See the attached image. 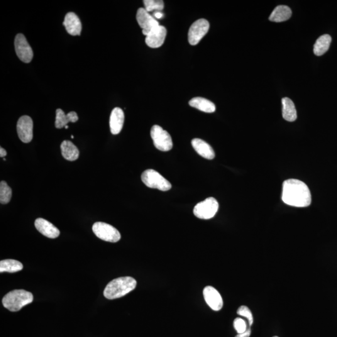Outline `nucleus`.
Instances as JSON below:
<instances>
[{
	"instance_id": "obj_1",
	"label": "nucleus",
	"mask_w": 337,
	"mask_h": 337,
	"mask_svg": "<svg viewBox=\"0 0 337 337\" xmlns=\"http://www.w3.org/2000/svg\"><path fill=\"white\" fill-rule=\"evenodd\" d=\"M282 199L290 206L306 207L311 204V193L307 185L301 180L287 179L283 183Z\"/></svg>"
},
{
	"instance_id": "obj_2",
	"label": "nucleus",
	"mask_w": 337,
	"mask_h": 337,
	"mask_svg": "<svg viewBox=\"0 0 337 337\" xmlns=\"http://www.w3.org/2000/svg\"><path fill=\"white\" fill-rule=\"evenodd\" d=\"M137 282L131 277H123L112 280L106 285L104 296L109 300L119 299L135 289Z\"/></svg>"
},
{
	"instance_id": "obj_3",
	"label": "nucleus",
	"mask_w": 337,
	"mask_h": 337,
	"mask_svg": "<svg viewBox=\"0 0 337 337\" xmlns=\"http://www.w3.org/2000/svg\"><path fill=\"white\" fill-rule=\"evenodd\" d=\"M33 301V295L24 290H14L4 295L3 306L11 312H17Z\"/></svg>"
},
{
	"instance_id": "obj_4",
	"label": "nucleus",
	"mask_w": 337,
	"mask_h": 337,
	"mask_svg": "<svg viewBox=\"0 0 337 337\" xmlns=\"http://www.w3.org/2000/svg\"><path fill=\"white\" fill-rule=\"evenodd\" d=\"M141 180L146 186L162 191H168L172 187L171 184L168 180L153 169L145 170L141 175Z\"/></svg>"
},
{
	"instance_id": "obj_5",
	"label": "nucleus",
	"mask_w": 337,
	"mask_h": 337,
	"mask_svg": "<svg viewBox=\"0 0 337 337\" xmlns=\"http://www.w3.org/2000/svg\"><path fill=\"white\" fill-rule=\"evenodd\" d=\"M151 136L154 145L158 150L166 152L172 150L173 143L171 136L161 126H153L151 128Z\"/></svg>"
},
{
	"instance_id": "obj_6",
	"label": "nucleus",
	"mask_w": 337,
	"mask_h": 337,
	"mask_svg": "<svg viewBox=\"0 0 337 337\" xmlns=\"http://www.w3.org/2000/svg\"><path fill=\"white\" fill-rule=\"evenodd\" d=\"M92 229L95 235L102 241L115 243L121 239L119 232L113 226L104 222H96Z\"/></svg>"
},
{
	"instance_id": "obj_7",
	"label": "nucleus",
	"mask_w": 337,
	"mask_h": 337,
	"mask_svg": "<svg viewBox=\"0 0 337 337\" xmlns=\"http://www.w3.org/2000/svg\"><path fill=\"white\" fill-rule=\"evenodd\" d=\"M219 210V203L214 197H209L194 207L195 217L201 219H210L215 216Z\"/></svg>"
},
{
	"instance_id": "obj_8",
	"label": "nucleus",
	"mask_w": 337,
	"mask_h": 337,
	"mask_svg": "<svg viewBox=\"0 0 337 337\" xmlns=\"http://www.w3.org/2000/svg\"><path fill=\"white\" fill-rule=\"evenodd\" d=\"M209 21L205 19H200L190 27L188 33V40L191 45H196L206 35L209 30Z\"/></svg>"
},
{
	"instance_id": "obj_9",
	"label": "nucleus",
	"mask_w": 337,
	"mask_h": 337,
	"mask_svg": "<svg viewBox=\"0 0 337 337\" xmlns=\"http://www.w3.org/2000/svg\"><path fill=\"white\" fill-rule=\"evenodd\" d=\"M14 48L19 59L25 63L31 62L33 58L32 48L23 34H18L14 40Z\"/></svg>"
},
{
	"instance_id": "obj_10",
	"label": "nucleus",
	"mask_w": 337,
	"mask_h": 337,
	"mask_svg": "<svg viewBox=\"0 0 337 337\" xmlns=\"http://www.w3.org/2000/svg\"><path fill=\"white\" fill-rule=\"evenodd\" d=\"M17 133L24 143H30L33 137V122L28 116H23L17 123Z\"/></svg>"
},
{
	"instance_id": "obj_11",
	"label": "nucleus",
	"mask_w": 337,
	"mask_h": 337,
	"mask_svg": "<svg viewBox=\"0 0 337 337\" xmlns=\"http://www.w3.org/2000/svg\"><path fill=\"white\" fill-rule=\"evenodd\" d=\"M136 19L139 25L143 29V35L145 36H147L154 29L160 26L158 21L145 8H140L138 9L137 11Z\"/></svg>"
},
{
	"instance_id": "obj_12",
	"label": "nucleus",
	"mask_w": 337,
	"mask_h": 337,
	"mask_svg": "<svg viewBox=\"0 0 337 337\" xmlns=\"http://www.w3.org/2000/svg\"><path fill=\"white\" fill-rule=\"evenodd\" d=\"M203 295L205 301L214 311H219L223 307V299L220 293L212 286L204 288Z\"/></svg>"
},
{
	"instance_id": "obj_13",
	"label": "nucleus",
	"mask_w": 337,
	"mask_h": 337,
	"mask_svg": "<svg viewBox=\"0 0 337 337\" xmlns=\"http://www.w3.org/2000/svg\"><path fill=\"white\" fill-rule=\"evenodd\" d=\"M167 30L165 27L158 26L146 36V43L152 48L161 47L165 42Z\"/></svg>"
},
{
	"instance_id": "obj_14",
	"label": "nucleus",
	"mask_w": 337,
	"mask_h": 337,
	"mask_svg": "<svg viewBox=\"0 0 337 337\" xmlns=\"http://www.w3.org/2000/svg\"><path fill=\"white\" fill-rule=\"evenodd\" d=\"M63 25L70 35L72 36H80L82 30V24L81 23L79 17L73 12L68 13L65 16Z\"/></svg>"
},
{
	"instance_id": "obj_15",
	"label": "nucleus",
	"mask_w": 337,
	"mask_h": 337,
	"mask_svg": "<svg viewBox=\"0 0 337 337\" xmlns=\"http://www.w3.org/2000/svg\"><path fill=\"white\" fill-rule=\"evenodd\" d=\"M35 228L43 236L50 239L57 238L60 232L56 227L51 222L43 218H38L35 222Z\"/></svg>"
},
{
	"instance_id": "obj_16",
	"label": "nucleus",
	"mask_w": 337,
	"mask_h": 337,
	"mask_svg": "<svg viewBox=\"0 0 337 337\" xmlns=\"http://www.w3.org/2000/svg\"><path fill=\"white\" fill-rule=\"evenodd\" d=\"M124 121V114L120 107H115L112 110L110 116L109 126L111 133L116 135L123 129Z\"/></svg>"
},
{
	"instance_id": "obj_17",
	"label": "nucleus",
	"mask_w": 337,
	"mask_h": 337,
	"mask_svg": "<svg viewBox=\"0 0 337 337\" xmlns=\"http://www.w3.org/2000/svg\"><path fill=\"white\" fill-rule=\"evenodd\" d=\"M192 146L194 150L202 157L207 160H213L215 153L211 146L201 139L195 138L192 141Z\"/></svg>"
},
{
	"instance_id": "obj_18",
	"label": "nucleus",
	"mask_w": 337,
	"mask_h": 337,
	"mask_svg": "<svg viewBox=\"0 0 337 337\" xmlns=\"http://www.w3.org/2000/svg\"><path fill=\"white\" fill-rule=\"evenodd\" d=\"M78 116L77 112L72 111L68 114H65L62 109H58L56 112L55 127L58 129L64 128L70 122L76 123L78 121Z\"/></svg>"
},
{
	"instance_id": "obj_19",
	"label": "nucleus",
	"mask_w": 337,
	"mask_h": 337,
	"mask_svg": "<svg viewBox=\"0 0 337 337\" xmlns=\"http://www.w3.org/2000/svg\"><path fill=\"white\" fill-rule=\"evenodd\" d=\"M189 104L190 106L207 113H212L216 111V106L213 102L204 97H194L190 100Z\"/></svg>"
},
{
	"instance_id": "obj_20",
	"label": "nucleus",
	"mask_w": 337,
	"mask_h": 337,
	"mask_svg": "<svg viewBox=\"0 0 337 337\" xmlns=\"http://www.w3.org/2000/svg\"><path fill=\"white\" fill-rule=\"evenodd\" d=\"M283 118L287 121L293 122L297 118V111L294 102L289 97L282 99Z\"/></svg>"
},
{
	"instance_id": "obj_21",
	"label": "nucleus",
	"mask_w": 337,
	"mask_h": 337,
	"mask_svg": "<svg viewBox=\"0 0 337 337\" xmlns=\"http://www.w3.org/2000/svg\"><path fill=\"white\" fill-rule=\"evenodd\" d=\"M63 158L68 161H74L79 158L80 151L74 144L70 141H64L61 145Z\"/></svg>"
},
{
	"instance_id": "obj_22",
	"label": "nucleus",
	"mask_w": 337,
	"mask_h": 337,
	"mask_svg": "<svg viewBox=\"0 0 337 337\" xmlns=\"http://www.w3.org/2000/svg\"><path fill=\"white\" fill-rule=\"evenodd\" d=\"M292 16V10L289 6L279 5L274 9L269 16L271 21L282 22L288 20Z\"/></svg>"
},
{
	"instance_id": "obj_23",
	"label": "nucleus",
	"mask_w": 337,
	"mask_h": 337,
	"mask_svg": "<svg viewBox=\"0 0 337 337\" xmlns=\"http://www.w3.org/2000/svg\"><path fill=\"white\" fill-rule=\"evenodd\" d=\"M332 41L331 36L324 35L317 39L314 47V52L317 56H322L329 50Z\"/></svg>"
},
{
	"instance_id": "obj_24",
	"label": "nucleus",
	"mask_w": 337,
	"mask_h": 337,
	"mask_svg": "<svg viewBox=\"0 0 337 337\" xmlns=\"http://www.w3.org/2000/svg\"><path fill=\"white\" fill-rule=\"evenodd\" d=\"M23 265L18 260L13 259H6L0 262V272L3 273L7 272L14 273L19 272L23 269Z\"/></svg>"
},
{
	"instance_id": "obj_25",
	"label": "nucleus",
	"mask_w": 337,
	"mask_h": 337,
	"mask_svg": "<svg viewBox=\"0 0 337 337\" xmlns=\"http://www.w3.org/2000/svg\"><path fill=\"white\" fill-rule=\"evenodd\" d=\"M12 190L5 181L0 183V202L1 204L9 203L11 199Z\"/></svg>"
},
{
	"instance_id": "obj_26",
	"label": "nucleus",
	"mask_w": 337,
	"mask_h": 337,
	"mask_svg": "<svg viewBox=\"0 0 337 337\" xmlns=\"http://www.w3.org/2000/svg\"><path fill=\"white\" fill-rule=\"evenodd\" d=\"M145 4L146 10L148 12L156 10L162 11L164 9V1L161 0H145L143 1Z\"/></svg>"
},
{
	"instance_id": "obj_27",
	"label": "nucleus",
	"mask_w": 337,
	"mask_h": 337,
	"mask_svg": "<svg viewBox=\"0 0 337 337\" xmlns=\"http://www.w3.org/2000/svg\"><path fill=\"white\" fill-rule=\"evenodd\" d=\"M237 314L239 316L245 317L246 319H248L249 327H251L253 324V314H252L250 309L248 307L245 306V305H242V306L239 308L238 311H237Z\"/></svg>"
},
{
	"instance_id": "obj_28",
	"label": "nucleus",
	"mask_w": 337,
	"mask_h": 337,
	"mask_svg": "<svg viewBox=\"0 0 337 337\" xmlns=\"http://www.w3.org/2000/svg\"><path fill=\"white\" fill-rule=\"evenodd\" d=\"M234 327L238 334H243L248 330L246 322L241 318H236L234 320Z\"/></svg>"
},
{
	"instance_id": "obj_29",
	"label": "nucleus",
	"mask_w": 337,
	"mask_h": 337,
	"mask_svg": "<svg viewBox=\"0 0 337 337\" xmlns=\"http://www.w3.org/2000/svg\"><path fill=\"white\" fill-rule=\"evenodd\" d=\"M251 334V327L247 330L245 332H244L243 334H238L236 337H250Z\"/></svg>"
},
{
	"instance_id": "obj_30",
	"label": "nucleus",
	"mask_w": 337,
	"mask_h": 337,
	"mask_svg": "<svg viewBox=\"0 0 337 337\" xmlns=\"http://www.w3.org/2000/svg\"><path fill=\"white\" fill-rule=\"evenodd\" d=\"M154 16H155L156 18L161 19L163 16H164V14L162 13V12L156 11L155 12V14H154Z\"/></svg>"
},
{
	"instance_id": "obj_31",
	"label": "nucleus",
	"mask_w": 337,
	"mask_h": 337,
	"mask_svg": "<svg viewBox=\"0 0 337 337\" xmlns=\"http://www.w3.org/2000/svg\"><path fill=\"white\" fill-rule=\"evenodd\" d=\"M7 155V153L5 150L3 148H0V157L4 158Z\"/></svg>"
},
{
	"instance_id": "obj_32",
	"label": "nucleus",
	"mask_w": 337,
	"mask_h": 337,
	"mask_svg": "<svg viewBox=\"0 0 337 337\" xmlns=\"http://www.w3.org/2000/svg\"><path fill=\"white\" fill-rule=\"evenodd\" d=\"M65 128H66V129H68V126H65Z\"/></svg>"
},
{
	"instance_id": "obj_33",
	"label": "nucleus",
	"mask_w": 337,
	"mask_h": 337,
	"mask_svg": "<svg viewBox=\"0 0 337 337\" xmlns=\"http://www.w3.org/2000/svg\"><path fill=\"white\" fill-rule=\"evenodd\" d=\"M72 139L74 138V136H72Z\"/></svg>"
},
{
	"instance_id": "obj_34",
	"label": "nucleus",
	"mask_w": 337,
	"mask_h": 337,
	"mask_svg": "<svg viewBox=\"0 0 337 337\" xmlns=\"http://www.w3.org/2000/svg\"><path fill=\"white\" fill-rule=\"evenodd\" d=\"M277 337V336H275V337Z\"/></svg>"
}]
</instances>
